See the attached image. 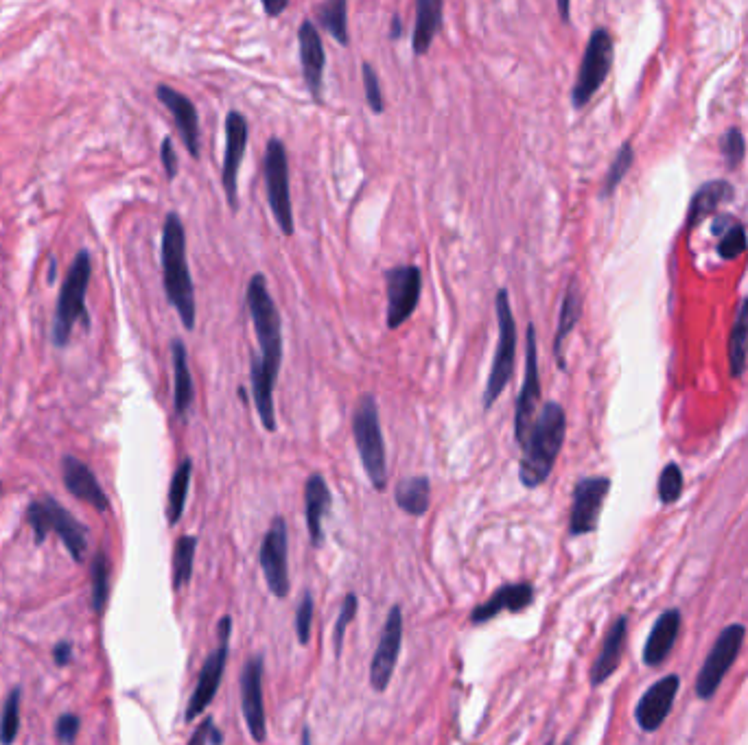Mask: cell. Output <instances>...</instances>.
Here are the masks:
<instances>
[{"label": "cell", "instance_id": "obj_1", "mask_svg": "<svg viewBox=\"0 0 748 745\" xmlns=\"http://www.w3.org/2000/svg\"><path fill=\"white\" fill-rule=\"evenodd\" d=\"M245 302L256 330L261 354H252L250 359V381L252 400L256 413L263 422V429L276 431V409H274V387L283 365V319L272 293L267 289L263 274H254L245 289Z\"/></svg>", "mask_w": 748, "mask_h": 745}, {"label": "cell", "instance_id": "obj_2", "mask_svg": "<svg viewBox=\"0 0 748 745\" xmlns=\"http://www.w3.org/2000/svg\"><path fill=\"white\" fill-rule=\"evenodd\" d=\"M567 433L565 409L558 402H545L532 429L521 444L523 455L519 461V481L523 488H539L552 475L556 459L563 451Z\"/></svg>", "mask_w": 748, "mask_h": 745}, {"label": "cell", "instance_id": "obj_3", "mask_svg": "<svg viewBox=\"0 0 748 745\" xmlns=\"http://www.w3.org/2000/svg\"><path fill=\"white\" fill-rule=\"evenodd\" d=\"M162 285L184 328L193 330L197 317L195 287L186 258V232L178 212H169L162 228Z\"/></svg>", "mask_w": 748, "mask_h": 745}, {"label": "cell", "instance_id": "obj_4", "mask_svg": "<svg viewBox=\"0 0 748 745\" xmlns=\"http://www.w3.org/2000/svg\"><path fill=\"white\" fill-rule=\"evenodd\" d=\"M92 278V260L90 252L81 250L73 265L68 269V276L60 289V298H57L55 306V317H53V328H51V339L57 348L68 346L70 335H73V326L77 322L90 324V315L86 309V293Z\"/></svg>", "mask_w": 748, "mask_h": 745}, {"label": "cell", "instance_id": "obj_5", "mask_svg": "<svg viewBox=\"0 0 748 745\" xmlns=\"http://www.w3.org/2000/svg\"><path fill=\"white\" fill-rule=\"evenodd\" d=\"M353 435L372 488L383 492L388 488V455H385L379 405L372 394L361 396L357 402L353 413Z\"/></svg>", "mask_w": 748, "mask_h": 745}, {"label": "cell", "instance_id": "obj_6", "mask_svg": "<svg viewBox=\"0 0 748 745\" xmlns=\"http://www.w3.org/2000/svg\"><path fill=\"white\" fill-rule=\"evenodd\" d=\"M27 520L33 527L35 542L42 545L46 536L55 531L60 540L64 542V547L68 549L70 558H73L77 564L86 560V551H88V527L84 523L70 514L68 510L57 503L51 496H46L42 501H33L27 507Z\"/></svg>", "mask_w": 748, "mask_h": 745}, {"label": "cell", "instance_id": "obj_7", "mask_svg": "<svg viewBox=\"0 0 748 745\" xmlns=\"http://www.w3.org/2000/svg\"><path fill=\"white\" fill-rule=\"evenodd\" d=\"M495 311H497V328L499 341L493 359V368L488 374V383L484 389V409H490L504 394V389L510 385L514 374V363H517V322L510 306V298L506 289H499L495 295Z\"/></svg>", "mask_w": 748, "mask_h": 745}, {"label": "cell", "instance_id": "obj_8", "mask_svg": "<svg viewBox=\"0 0 748 745\" xmlns=\"http://www.w3.org/2000/svg\"><path fill=\"white\" fill-rule=\"evenodd\" d=\"M265 188H267V201H270V210L278 223L280 232L285 236L294 234V204H291V193H289V162H287V149L280 138H270L265 145Z\"/></svg>", "mask_w": 748, "mask_h": 745}, {"label": "cell", "instance_id": "obj_9", "mask_svg": "<svg viewBox=\"0 0 748 745\" xmlns=\"http://www.w3.org/2000/svg\"><path fill=\"white\" fill-rule=\"evenodd\" d=\"M613 66V38L606 29H595L589 38L587 49L580 64V73L571 92V103L574 108H584L593 94L602 88V84L609 77V70Z\"/></svg>", "mask_w": 748, "mask_h": 745}, {"label": "cell", "instance_id": "obj_10", "mask_svg": "<svg viewBox=\"0 0 748 745\" xmlns=\"http://www.w3.org/2000/svg\"><path fill=\"white\" fill-rule=\"evenodd\" d=\"M230 634H232V619L226 617L219 621L217 625V636H219V647L210 652L206 662L200 669V678H197L195 691L189 700V706H186V715L184 719L191 721L200 717L210 702L215 700L217 689L221 680H224V671H226V660H228V649H230Z\"/></svg>", "mask_w": 748, "mask_h": 745}, {"label": "cell", "instance_id": "obj_11", "mask_svg": "<svg viewBox=\"0 0 748 745\" xmlns=\"http://www.w3.org/2000/svg\"><path fill=\"white\" fill-rule=\"evenodd\" d=\"M541 402V376H539V348H536V328L534 324H528L525 330V372H523V385L517 398V407H514V440L521 446L528 437L536 409Z\"/></svg>", "mask_w": 748, "mask_h": 745}, {"label": "cell", "instance_id": "obj_12", "mask_svg": "<svg viewBox=\"0 0 748 745\" xmlns=\"http://www.w3.org/2000/svg\"><path fill=\"white\" fill-rule=\"evenodd\" d=\"M744 636H746L744 625H729V628L722 630L716 645L711 647L703 669H700L698 673L696 695L700 697V700H711V697L716 695L724 676H727V671L731 669L735 658H738L740 654Z\"/></svg>", "mask_w": 748, "mask_h": 745}, {"label": "cell", "instance_id": "obj_13", "mask_svg": "<svg viewBox=\"0 0 748 745\" xmlns=\"http://www.w3.org/2000/svg\"><path fill=\"white\" fill-rule=\"evenodd\" d=\"M423 291V274L416 265H399L385 271L388 293V328H401L414 315Z\"/></svg>", "mask_w": 748, "mask_h": 745}, {"label": "cell", "instance_id": "obj_14", "mask_svg": "<svg viewBox=\"0 0 748 745\" xmlns=\"http://www.w3.org/2000/svg\"><path fill=\"white\" fill-rule=\"evenodd\" d=\"M403 643V612L399 606H392L385 619L379 645L374 649L370 662V687L377 693H385L390 687L396 662H399Z\"/></svg>", "mask_w": 748, "mask_h": 745}, {"label": "cell", "instance_id": "obj_15", "mask_svg": "<svg viewBox=\"0 0 748 745\" xmlns=\"http://www.w3.org/2000/svg\"><path fill=\"white\" fill-rule=\"evenodd\" d=\"M248 136H250V125L248 118L241 112L232 110L226 116V151H224V164H221V184H224L228 206L232 212L239 210V186L237 177L241 162L248 149Z\"/></svg>", "mask_w": 748, "mask_h": 745}, {"label": "cell", "instance_id": "obj_16", "mask_svg": "<svg viewBox=\"0 0 748 745\" xmlns=\"http://www.w3.org/2000/svg\"><path fill=\"white\" fill-rule=\"evenodd\" d=\"M611 490V479L606 477H584L576 483L574 503L569 514V534L584 536L598 529L600 512L606 494Z\"/></svg>", "mask_w": 748, "mask_h": 745}, {"label": "cell", "instance_id": "obj_17", "mask_svg": "<svg viewBox=\"0 0 748 745\" xmlns=\"http://www.w3.org/2000/svg\"><path fill=\"white\" fill-rule=\"evenodd\" d=\"M287 560V523L283 516H276L261 545V569L272 595L278 599H285L291 588Z\"/></svg>", "mask_w": 748, "mask_h": 745}, {"label": "cell", "instance_id": "obj_18", "mask_svg": "<svg viewBox=\"0 0 748 745\" xmlns=\"http://www.w3.org/2000/svg\"><path fill=\"white\" fill-rule=\"evenodd\" d=\"M241 706H243V717H245V724H248L250 737L256 743H265L267 719H265V704H263V658L261 656H252L243 665Z\"/></svg>", "mask_w": 748, "mask_h": 745}, {"label": "cell", "instance_id": "obj_19", "mask_svg": "<svg viewBox=\"0 0 748 745\" xmlns=\"http://www.w3.org/2000/svg\"><path fill=\"white\" fill-rule=\"evenodd\" d=\"M156 97L173 114L186 151L193 158H200V114H197L193 101L167 84H160L156 88Z\"/></svg>", "mask_w": 748, "mask_h": 745}, {"label": "cell", "instance_id": "obj_20", "mask_svg": "<svg viewBox=\"0 0 748 745\" xmlns=\"http://www.w3.org/2000/svg\"><path fill=\"white\" fill-rule=\"evenodd\" d=\"M679 684V676H668L659 680L657 684H652V687L641 695V700L635 708V719L641 730L654 732L663 726V721L668 719L672 711L676 693H679Z\"/></svg>", "mask_w": 748, "mask_h": 745}, {"label": "cell", "instance_id": "obj_21", "mask_svg": "<svg viewBox=\"0 0 748 745\" xmlns=\"http://www.w3.org/2000/svg\"><path fill=\"white\" fill-rule=\"evenodd\" d=\"M298 51H300L302 77H305V81H307V88L311 90L313 99H320L322 97L326 53H324L322 35L318 31V27H315L313 20H305L298 29Z\"/></svg>", "mask_w": 748, "mask_h": 745}, {"label": "cell", "instance_id": "obj_22", "mask_svg": "<svg viewBox=\"0 0 748 745\" xmlns=\"http://www.w3.org/2000/svg\"><path fill=\"white\" fill-rule=\"evenodd\" d=\"M62 479L66 490L73 494L75 499L92 505L99 514H105L110 510V501L108 496H105L103 488L99 486L95 472H92L81 459L73 455H64Z\"/></svg>", "mask_w": 748, "mask_h": 745}, {"label": "cell", "instance_id": "obj_23", "mask_svg": "<svg viewBox=\"0 0 748 745\" xmlns=\"http://www.w3.org/2000/svg\"><path fill=\"white\" fill-rule=\"evenodd\" d=\"M534 601V586L530 582H519V584H506L501 586L497 593L488 601L479 603V606L471 612V623L473 625H484L499 617L501 612H523L530 608Z\"/></svg>", "mask_w": 748, "mask_h": 745}, {"label": "cell", "instance_id": "obj_24", "mask_svg": "<svg viewBox=\"0 0 748 745\" xmlns=\"http://www.w3.org/2000/svg\"><path fill=\"white\" fill-rule=\"evenodd\" d=\"M333 496L329 490V483L322 475H311L305 483V512H307V527L311 536V545L320 549L324 545V518L331 510Z\"/></svg>", "mask_w": 748, "mask_h": 745}, {"label": "cell", "instance_id": "obj_25", "mask_svg": "<svg viewBox=\"0 0 748 745\" xmlns=\"http://www.w3.org/2000/svg\"><path fill=\"white\" fill-rule=\"evenodd\" d=\"M626 632H628V619L626 617H619L611 625L609 634H606V638H604L602 649H600V656L595 658V662H593V667H591V687H600V684H604L617 671L619 662H622Z\"/></svg>", "mask_w": 748, "mask_h": 745}, {"label": "cell", "instance_id": "obj_26", "mask_svg": "<svg viewBox=\"0 0 748 745\" xmlns=\"http://www.w3.org/2000/svg\"><path fill=\"white\" fill-rule=\"evenodd\" d=\"M679 630H681V612L679 610L663 612L659 621L654 623V628L644 647V662L648 667H659L661 662L670 656L672 647L676 643V636H679Z\"/></svg>", "mask_w": 748, "mask_h": 745}, {"label": "cell", "instance_id": "obj_27", "mask_svg": "<svg viewBox=\"0 0 748 745\" xmlns=\"http://www.w3.org/2000/svg\"><path fill=\"white\" fill-rule=\"evenodd\" d=\"M171 359H173V407L180 418L186 416L195 398L193 376L189 368V354L182 339L171 341Z\"/></svg>", "mask_w": 748, "mask_h": 745}, {"label": "cell", "instance_id": "obj_28", "mask_svg": "<svg viewBox=\"0 0 748 745\" xmlns=\"http://www.w3.org/2000/svg\"><path fill=\"white\" fill-rule=\"evenodd\" d=\"M442 9L440 0H418L416 3V25L412 35V51L416 57L429 53L431 42L442 29Z\"/></svg>", "mask_w": 748, "mask_h": 745}, {"label": "cell", "instance_id": "obj_29", "mask_svg": "<svg viewBox=\"0 0 748 745\" xmlns=\"http://www.w3.org/2000/svg\"><path fill=\"white\" fill-rule=\"evenodd\" d=\"M580 315H582V293H580L578 280L574 278L569 282V287L565 291L563 306H560V317H558V330H556V337H554V354L558 359L560 370H565L563 344H565V339L569 337L571 330H574L576 324L580 322Z\"/></svg>", "mask_w": 748, "mask_h": 745}, {"label": "cell", "instance_id": "obj_30", "mask_svg": "<svg viewBox=\"0 0 748 745\" xmlns=\"http://www.w3.org/2000/svg\"><path fill=\"white\" fill-rule=\"evenodd\" d=\"M394 501L409 516H423L429 510L431 483L427 477H409L396 483Z\"/></svg>", "mask_w": 748, "mask_h": 745}, {"label": "cell", "instance_id": "obj_31", "mask_svg": "<svg viewBox=\"0 0 748 745\" xmlns=\"http://www.w3.org/2000/svg\"><path fill=\"white\" fill-rule=\"evenodd\" d=\"M733 191L731 186L727 182H709L705 186L698 188V193L692 201V206H689V223H698L703 221L707 215H711V212H716V208L720 204H724V201L731 199Z\"/></svg>", "mask_w": 748, "mask_h": 745}, {"label": "cell", "instance_id": "obj_32", "mask_svg": "<svg viewBox=\"0 0 748 745\" xmlns=\"http://www.w3.org/2000/svg\"><path fill=\"white\" fill-rule=\"evenodd\" d=\"M191 475H193V461L186 457V459H182V464L178 466V470L173 472V479H171V486H169V501H167L169 525H178L182 514H184L186 496H189V488H191Z\"/></svg>", "mask_w": 748, "mask_h": 745}, {"label": "cell", "instance_id": "obj_33", "mask_svg": "<svg viewBox=\"0 0 748 745\" xmlns=\"http://www.w3.org/2000/svg\"><path fill=\"white\" fill-rule=\"evenodd\" d=\"M748 359V298L742 302L738 317L731 328L729 341V365L733 376H742Z\"/></svg>", "mask_w": 748, "mask_h": 745}, {"label": "cell", "instance_id": "obj_34", "mask_svg": "<svg viewBox=\"0 0 748 745\" xmlns=\"http://www.w3.org/2000/svg\"><path fill=\"white\" fill-rule=\"evenodd\" d=\"M90 584H92V608L103 614L105 603L110 599V558L99 549L90 562Z\"/></svg>", "mask_w": 748, "mask_h": 745}, {"label": "cell", "instance_id": "obj_35", "mask_svg": "<svg viewBox=\"0 0 748 745\" xmlns=\"http://www.w3.org/2000/svg\"><path fill=\"white\" fill-rule=\"evenodd\" d=\"M318 22L333 35V40L348 46V5L346 0H329L318 9Z\"/></svg>", "mask_w": 748, "mask_h": 745}, {"label": "cell", "instance_id": "obj_36", "mask_svg": "<svg viewBox=\"0 0 748 745\" xmlns=\"http://www.w3.org/2000/svg\"><path fill=\"white\" fill-rule=\"evenodd\" d=\"M195 549H197V538L195 536H182V538H178V542H175V551H173V586H175V590H182L186 584L191 582Z\"/></svg>", "mask_w": 748, "mask_h": 745}, {"label": "cell", "instance_id": "obj_37", "mask_svg": "<svg viewBox=\"0 0 748 745\" xmlns=\"http://www.w3.org/2000/svg\"><path fill=\"white\" fill-rule=\"evenodd\" d=\"M714 234H720V245H718V254L724 260H733L746 250V232L740 226V223L731 221L729 217H722L716 221Z\"/></svg>", "mask_w": 748, "mask_h": 745}, {"label": "cell", "instance_id": "obj_38", "mask_svg": "<svg viewBox=\"0 0 748 745\" xmlns=\"http://www.w3.org/2000/svg\"><path fill=\"white\" fill-rule=\"evenodd\" d=\"M20 689H14L5 700L3 713H0V743L11 745L20 732Z\"/></svg>", "mask_w": 748, "mask_h": 745}, {"label": "cell", "instance_id": "obj_39", "mask_svg": "<svg viewBox=\"0 0 748 745\" xmlns=\"http://www.w3.org/2000/svg\"><path fill=\"white\" fill-rule=\"evenodd\" d=\"M630 167H633V145L626 143L622 149H619L609 173H606V180H604V186H602L604 197L613 195V191L619 186V182L624 180V175L628 173Z\"/></svg>", "mask_w": 748, "mask_h": 745}, {"label": "cell", "instance_id": "obj_40", "mask_svg": "<svg viewBox=\"0 0 748 745\" xmlns=\"http://www.w3.org/2000/svg\"><path fill=\"white\" fill-rule=\"evenodd\" d=\"M357 608H359V599L355 593H348L342 601V610H340V617H337V623H335V632H333V641H335V654L337 658L342 656V649H344V636H346V630L348 625L355 621L357 617Z\"/></svg>", "mask_w": 748, "mask_h": 745}, {"label": "cell", "instance_id": "obj_41", "mask_svg": "<svg viewBox=\"0 0 748 745\" xmlns=\"http://www.w3.org/2000/svg\"><path fill=\"white\" fill-rule=\"evenodd\" d=\"M683 492V472L676 464L665 466L659 477V499L665 505H672L676 499H679Z\"/></svg>", "mask_w": 748, "mask_h": 745}, {"label": "cell", "instance_id": "obj_42", "mask_svg": "<svg viewBox=\"0 0 748 745\" xmlns=\"http://www.w3.org/2000/svg\"><path fill=\"white\" fill-rule=\"evenodd\" d=\"M361 75H364V88H366V101H368V108L374 112V114H381L385 103H383V92H381V81H379V75L377 70L372 68V64H364L361 66Z\"/></svg>", "mask_w": 748, "mask_h": 745}, {"label": "cell", "instance_id": "obj_43", "mask_svg": "<svg viewBox=\"0 0 748 745\" xmlns=\"http://www.w3.org/2000/svg\"><path fill=\"white\" fill-rule=\"evenodd\" d=\"M311 623H313V595L307 590L296 612V634H298L300 645H309Z\"/></svg>", "mask_w": 748, "mask_h": 745}, {"label": "cell", "instance_id": "obj_44", "mask_svg": "<svg viewBox=\"0 0 748 745\" xmlns=\"http://www.w3.org/2000/svg\"><path fill=\"white\" fill-rule=\"evenodd\" d=\"M221 745L224 743V735H221V730L215 726L213 717H206L200 726L195 728V732L191 735L189 743L186 745Z\"/></svg>", "mask_w": 748, "mask_h": 745}, {"label": "cell", "instance_id": "obj_45", "mask_svg": "<svg viewBox=\"0 0 748 745\" xmlns=\"http://www.w3.org/2000/svg\"><path fill=\"white\" fill-rule=\"evenodd\" d=\"M722 153H724V158H727V162L731 164V167H735V164H740V160L744 158V138H742V134L738 132V129H729V132L724 134V138H722Z\"/></svg>", "mask_w": 748, "mask_h": 745}, {"label": "cell", "instance_id": "obj_46", "mask_svg": "<svg viewBox=\"0 0 748 745\" xmlns=\"http://www.w3.org/2000/svg\"><path fill=\"white\" fill-rule=\"evenodd\" d=\"M79 728H81V719L73 713H66V715L57 719L55 737H57V741L64 743V745H73L77 735H79Z\"/></svg>", "mask_w": 748, "mask_h": 745}, {"label": "cell", "instance_id": "obj_47", "mask_svg": "<svg viewBox=\"0 0 748 745\" xmlns=\"http://www.w3.org/2000/svg\"><path fill=\"white\" fill-rule=\"evenodd\" d=\"M160 158H162V167H165L167 177L173 182L175 175H178V171H180V162H178V153H175V147H173V140L169 136L162 140Z\"/></svg>", "mask_w": 748, "mask_h": 745}, {"label": "cell", "instance_id": "obj_48", "mask_svg": "<svg viewBox=\"0 0 748 745\" xmlns=\"http://www.w3.org/2000/svg\"><path fill=\"white\" fill-rule=\"evenodd\" d=\"M53 660L57 667H66L70 660H73V643L60 641L53 647Z\"/></svg>", "mask_w": 748, "mask_h": 745}, {"label": "cell", "instance_id": "obj_49", "mask_svg": "<svg viewBox=\"0 0 748 745\" xmlns=\"http://www.w3.org/2000/svg\"><path fill=\"white\" fill-rule=\"evenodd\" d=\"M287 0H265V3H263V9H265V14L267 16H270V18H276L278 14H283V11L287 9Z\"/></svg>", "mask_w": 748, "mask_h": 745}, {"label": "cell", "instance_id": "obj_50", "mask_svg": "<svg viewBox=\"0 0 748 745\" xmlns=\"http://www.w3.org/2000/svg\"><path fill=\"white\" fill-rule=\"evenodd\" d=\"M401 35H403V20H401V16H394L392 18V27H390V38L399 40Z\"/></svg>", "mask_w": 748, "mask_h": 745}, {"label": "cell", "instance_id": "obj_51", "mask_svg": "<svg viewBox=\"0 0 748 745\" xmlns=\"http://www.w3.org/2000/svg\"><path fill=\"white\" fill-rule=\"evenodd\" d=\"M558 9H560V14H563V20L567 22L569 20V5L567 3H558Z\"/></svg>", "mask_w": 748, "mask_h": 745}, {"label": "cell", "instance_id": "obj_52", "mask_svg": "<svg viewBox=\"0 0 748 745\" xmlns=\"http://www.w3.org/2000/svg\"><path fill=\"white\" fill-rule=\"evenodd\" d=\"M302 745H309V728H305V732H302Z\"/></svg>", "mask_w": 748, "mask_h": 745}, {"label": "cell", "instance_id": "obj_53", "mask_svg": "<svg viewBox=\"0 0 748 745\" xmlns=\"http://www.w3.org/2000/svg\"><path fill=\"white\" fill-rule=\"evenodd\" d=\"M55 269H57V263H55V260H51V271H49V276H51V280L55 278Z\"/></svg>", "mask_w": 748, "mask_h": 745}, {"label": "cell", "instance_id": "obj_54", "mask_svg": "<svg viewBox=\"0 0 748 745\" xmlns=\"http://www.w3.org/2000/svg\"><path fill=\"white\" fill-rule=\"evenodd\" d=\"M0 494H3V481H0Z\"/></svg>", "mask_w": 748, "mask_h": 745}]
</instances>
